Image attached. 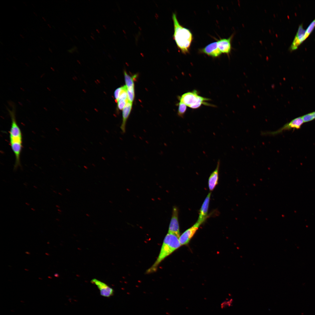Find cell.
<instances>
[{
  "instance_id": "d4e9b609",
  "label": "cell",
  "mask_w": 315,
  "mask_h": 315,
  "mask_svg": "<svg viewBox=\"0 0 315 315\" xmlns=\"http://www.w3.org/2000/svg\"><path fill=\"white\" fill-rule=\"evenodd\" d=\"M46 255H49V254H48V253H46Z\"/></svg>"
},
{
  "instance_id": "52a82bcc",
  "label": "cell",
  "mask_w": 315,
  "mask_h": 315,
  "mask_svg": "<svg viewBox=\"0 0 315 315\" xmlns=\"http://www.w3.org/2000/svg\"><path fill=\"white\" fill-rule=\"evenodd\" d=\"M305 32L306 30L303 28L302 24L300 25L296 34L290 47L289 50L290 51L297 49L300 45L306 39Z\"/></svg>"
},
{
  "instance_id": "5bb4252c",
  "label": "cell",
  "mask_w": 315,
  "mask_h": 315,
  "mask_svg": "<svg viewBox=\"0 0 315 315\" xmlns=\"http://www.w3.org/2000/svg\"><path fill=\"white\" fill-rule=\"evenodd\" d=\"M132 104V103L128 101L123 110L122 122L120 128L123 133L125 132L126 122L131 112Z\"/></svg>"
},
{
  "instance_id": "2e32d148",
  "label": "cell",
  "mask_w": 315,
  "mask_h": 315,
  "mask_svg": "<svg viewBox=\"0 0 315 315\" xmlns=\"http://www.w3.org/2000/svg\"><path fill=\"white\" fill-rule=\"evenodd\" d=\"M178 106V114L180 117L183 118L186 111L187 106L181 102L179 103Z\"/></svg>"
},
{
  "instance_id": "ac0fdd59",
  "label": "cell",
  "mask_w": 315,
  "mask_h": 315,
  "mask_svg": "<svg viewBox=\"0 0 315 315\" xmlns=\"http://www.w3.org/2000/svg\"><path fill=\"white\" fill-rule=\"evenodd\" d=\"M315 28V18L310 23L305 32V37L307 39L312 33Z\"/></svg>"
},
{
  "instance_id": "4fadbf2b",
  "label": "cell",
  "mask_w": 315,
  "mask_h": 315,
  "mask_svg": "<svg viewBox=\"0 0 315 315\" xmlns=\"http://www.w3.org/2000/svg\"><path fill=\"white\" fill-rule=\"evenodd\" d=\"M220 164V161L219 160L217 162L216 168L211 174L209 178L208 186L209 190L211 191L214 190L218 183Z\"/></svg>"
},
{
  "instance_id": "484cf974",
  "label": "cell",
  "mask_w": 315,
  "mask_h": 315,
  "mask_svg": "<svg viewBox=\"0 0 315 315\" xmlns=\"http://www.w3.org/2000/svg\"><path fill=\"white\" fill-rule=\"evenodd\" d=\"M49 50L50 52H51V51H52V50H51V49L50 50V48H49Z\"/></svg>"
},
{
  "instance_id": "d6986e66",
  "label": "cell",
  "mask_w": 315,
  "mask_h": 315,
  "mask_svg": "<svg viewBox=\"0 0 315 315\" xmlns=\"http://www.w3.org/2000/svg\"><path fill=\"white\" fill-rule=\"evenodd\" d=\"M127 92L128 101L132 103L135 96L134 87L127 88Z\"/></svg>"
},
{
  "instance_id": "277c9868",
  "label": "cell",
  "mask_w": 315,
  "mask_h": 315,
  "mask_svg": "<svg viewBox=\"0 0 315 315\" xmlns=\"http://www.w3.org/2000/svg\"><path fill=\"white\" fill-rule=\"evenodd\" d=\"M179 100L180 102L193 109L198 108L202 105L213 106L207 102L210 99L199 95L197 91L195 90L183 94L180 97Z\"/></svg>"
},
{
  "instance_id": "3957f363",
  "label": "cell",
  "mask_w": 315,
  "mask_h": 315,
  "mask_svg": "<svg viewBox=\"0 0 315 315\" xmlns=\"http://www.w3.org/2000/svg\"><path fill=\"white\" fill-rule=\"evenodd\" d=\"M181 246L178 237L174 234L168 233L164 240L158 257L154 264L147 271V273H150L156 271L161 262Z\"/></svg>"
},
{
  "instance_id": "7402d4cb",
  "label": "cell",
  "mask_w": 315,
  "mask_h": 315,
  "mask_svg": "<svg viewBox=\"0 0 315 315\" xmlns=\"http://www.w3.org/2000/svg\"><path fill=\"white\" fill-rule=\"evenodd\" d=\"M232 301L231 300L224 301L221 304V308H223L228 306H230L232 303Z\"/></svg>"
},
{
  "instance_id": "cb8c5ba5",
  "label": "cell",
  "mask_w": 315,
  "mask_h": 315,
  "mask_svg": "<svg viewBox=\"0 0 315 315\" xmlns=\"http://www.w3.org/2000/svg\"><path fill=\"white\" fill-rule=\"evenodd\" d=\"M26 253H27V254H30V253H29V252H26Z\"/></svg>"
},
{
  "instance_id": "8992f818",
  "label": "cell",
  "mask_w": 315,
  "mask_h": 315,
  "mask_svg": "<svg viewBox=\"0 0 315 315\" xmlns=\"http://www.w3.org/2000/svg\"><path fill=\"white\" fill-rule=\"evenodd\" d=\"M178 216V209L177 207L174 206L173 207V209L168 233L174 234L179 238L180 235Z\"/></svg>"
},
{
  "instance_id": "8fae6325",
  "label": "cell",
  "mask_w": 315,
  "mask_h": 315,
  "mask_svg": "<svg viewBox=\"0 0 315 315\" xmlns=\"http://www.w3.org/2000/svg\"><path fill=\"white\" fill-rule=\"evenodd\" d=\"M211 193V192H210L207 195L200 211L198 218L197 222L201 224L205 221L207 216Z\"/></svg>"
},
{
  "instance_id": "30bf717a",
  "label": "cell",
  "mask_w": 315,
  "mask_h": 315,
  "mask_svg": "<svg viewBox=\"0 0 315 315\" xmlns=\"http://www.w3.org/2000/svg\"><path fill=\"white\" fill-rule=\"evenodd\" d=\"M199 51L213 57H218L222 53L218 48L217 42L209 44L200 50Z\"/></svg>"
},
{
  "instance_id": "603a6c76",
  "label": "cell",
  "mask_w": 315,
  "mask_h": 315,
  "mask_svg": "<svg viewBox=\"0 0 315 315\" xmlns=\"http://www.w3.org/2000/svg\"><path fill=\"white\" fill-rule=\"evenodd\" d=\"M54 276L56 277H58V275L57 273H55L54 274Z\"/></svg>"
},
{
  "instance_id": "4316f807",
  "label": "cell",
  "mask_w": 315,
  "mask_h": 315,
  "mask_svg": "<svg viewBox=\"0 0 315 315\" xmlns=\"http://www.w3.org/2000/svg\"><path fill=\"white\" fill-rule=\"evenodd\" d=\"M48 277L49 278H52V277H50V276H48Z\"/></svg>"
},
{
  "instance_id": "6da1fadb",
  "label": "cell",
  "mask_w": 315,
  "mask_h": 315,
  "mask_svg": "<svg viewBox=\"0 0 315 315\" xmlns=\"http://www.w3.org/2000/svg\"><path fill=\"white\" fill-rule=\"evenodd\" d=\"M11 119V125L9 132L10 145L15 158V168L20 165V157L22 148V135L21 130L17 123L15 117V109L8 111Z\"/></svg>"
},
{
  "instance_id": "9c48e42d",
  "label": "cell",
  "mask_w": 315,
  "mask_h": 315,
  "mask_svg": "<svg viewBox=\"0 0 315 315\" xmlns=\"http://www.w3.org/2000/svg\"><path fill=\"white\" fill-rule=\"evenodd\" d=\"M91 282L97 286L99 290L100 295L102 296L109 297L113 294V289L105 283L95 279L92 280Z\"/></svg>"
},
{
  "instance_id": "7a4b0ae2",
  "label": "cell",
  "mask_w": 315,
  "mask_h": 315,
  "mask_svg": "<svg viewBox=\"0 0 315 315\" xmlns=\"http://www.w3.org/2000/svg\"><path fill=\"white\" fill-rule=\"evenodd\" d=\"M174 32L173 37L178 49L183 54L189 52L192 39V35L188 29L183 27L179 22L176 15L173 13L172 15Z\"/></svg>"
},
{
  "instance_id": "7c38bea8",
  "label": "cell",
  "mask_w": 315,
  "mask_h": 315,
  "mask_svg": "<svg viewBox=\"0 0 315 315\" xmlns=\"http://www.w3.org/2000/svg\"><path fill=\"white\" fill-rule=\"evenodd\" d=\"M233 36L232 34L228 38H221L217 40L218 48L222 53L228 55L230 53L232 49L231 42Z\"/></svg>"
},
{
  "instance_id": "ffe728a7",
  "label": "cell",
  "mask_w": 315,
  "mask_h": 315,
  "mask_svg": "<svg viewBox=\"0 0 315 315\" xmlns=\"http://www.w3.org/2000/svg\"><path fill=\"white\" fill-rule=\"evenodd\" d=\"M128 102V99L121 100L118 101L117 102V108L119 110H123Z\"/></svg>"
},
{
  "instance_id": "9a60e30c",
  "label": "cell",
  "mask_w": 315,
  "mask_h": 315,
  "mask_svg": "<svg viewBox=\"0 0 315 315\" xmlns=\"http://www.w3.org/2000/svg\"><path fill=\"white\" fill-rule=\"evenodd\" d=\"M124 75L126 84L125 86L127 88L134 87V78L136 77V76L135 75L131 77L125 71L124 72Z\"/></svg>"
},
{
  "instance_id": "44dd1931",
  "label": "cell",
  "mask_w": 315,
  "mask_h": 315,
  "mask_svg": "<svg viewBox=\"0 0 315 315\" xmlns=\"http://www.w3.org/2000/svg\"><path fill=\"white\" fill-rule=\"evenodd\" d=\"M122 89V86L117 88L114 91V97L116 102L118 99Z\"/></svg>"
},
{
  "instance_id": "e0dca14e",
  "label": "cell",
  "mask_w": 315,
  "mask_h": 315,
  "mask_svg": "<svg viewBox=\"0 0 315 315\" xmlns=\"http://www.w3.org/2000/svg\"><path fill=\"white\" fill-rule=\"evenodd\" d=\"M304 123L311 121L315 119V111L302 116Z\"/></svg>"
},
{
  "instance_id": "ba28073f",
  "label": "cell",
  "mask_w": 315,
  "mask_h": 315,
  "mask_svg": "<svg viewBox=\"0 0 315 315\" xmlns=\"http://www.w3.org/2000/svg\"><path fill=\"white\" fill-rule=\"evenodd\" d=\"M201 225L196 222L193 226L186 230L180 236L179 240L181 246L185 245L188 243Z\"/></svg>"
},
{
  "instance_id": "5b68a950",
  "label": "cell",
  "mask_w": 315,
  "mask_h": 315,
  "mask_svg": "<svg viewBox=\"0 0 315 315\" xmlns=\"http://www.w3.org/2000/svg\"><path fill=\"white\" fill-rule=\"evenodd\" d=\"M304 123L302 116L297 117L289 122L284 125L283 127L275 131L263 133V134H269L274 135L281 133L286 130L292 129H298L300 128L302 125Z\"/></svg>"
}]
</instances>
